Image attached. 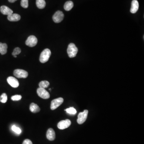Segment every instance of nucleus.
<instances>
[{
	"instance_id": "obj_10",
	"label": "nucleus",
	"mask_w": 144,
	"mask_h": 144,
	"mask_svg": "<svg viewBox=\"0 0 144 144\" xmlns=\"http://www.w3.org/2000/svg\"><path fill=\"white\" fill-rule=\"evenodd\" d=\"M7 81L9 84L13 88H17L19 85L18 80L14 77L9 76L7 79Z\"/></svg>"
},
{
	"instance_id": "obj_20",
	"label": "nucleus",
	"mask_w": 144,
	"mask_h": 144,
	"mask_svg": "<svg viewBox=\"0 0 144 144\" xmlns=\"http://www.w3.org/2000/svg\"><path fill=\"white\" fill-rule=\"evenodd\" d=\"M7 101V96L6 93H3L0 97V101L2 103H6Z\"/></svg>"
},
{
	"instance_id": "obj_16",
	"label": "nucleus",
	"mask_w": 144,
	"mask_h": 144,
	"mask_svg": "<svg viewBox=\"0 0 144 144\" xmlns=\"http://www.w3.org/2000/svg\"><path fill=\"white\" fill-rule=\"evenodd\" d=\"M7 45L6 43L0 42V53L2 55L5 54L7 53Z\"/></svg>"
},
{
	"instance_id": "obj_7",
	"label": "nucleus",
	"mask_w": 144,
	"mask_h": 144,
	"mask_svg": "<svg viewBox=\"0 0 144 144\" xmlns=\"http://www.w3.org/2000/svg\"><path fill=\"white\" fill-rule=\"evenodd\" d=\"M38 40L35 36H30L26 41V45L30 47H34L37 45Z\"/></svg>"
},
{
	"instance_id": "obj_14",
	"label": "nucleus",
	"mask_w": 144,
	"mask_h": 144,
	"mask_svg": "<svg viewBox=\"0 0 144 144\" xmlns=\"http://www.w3.org/2000/svg\"><path fill=\"white\" fill-rule=\"evenodd\" d=\"M20 15L17 14H10L7 16V19L8 20L12 22L14 21H18L20 19Z\"/></svg>"
},
{
	"instance_id": "obj_22",
	"label": "nucleus",
	"mask_w": 144,
	"mask_h": 144,
	"mask_svg": "<svg viewBox=\"0 0 144 144\" xmlns=\"http://www.w3.org/2000/svg\"><path fill=\"white\" fill-rule=\"evenodd\" d=\"M21 6L24 8H27L29 6V0H21Z\"/></svg>"
},
{
	"instance_id": "obj_17",
	"label": "nucleus",
	"mask_w": 144,
	"mask_h": 144,
	"mask_svg": "<svg viewBox=\"0 0 144 144\" xmlns=\"http://www.w3.org/2000/svg\"><path fill=\"white\" fill-rule=\"evenodd\" d=\"M73 6H74V4L73 2L71 1H68L66 2L64 4V8L65 10L66 11H69L73 8Z\"/></svg>"
},
{
	"instance_id": "obj_21",
	"label": "nucleus",
	"mask_w": 144,
	"mask_h": 144,
	"mask_svg": "<svg viewBox=\"0 0 144 144\" xmlns=\"http://www.w3.org/2000/svg\"><path fill=\"white\" fill-rule=\"evenodd\" d=\"M65 110H66L68 113L70 114H75L76 113V110L73 107L69 108Z\"/></svg>"
},
{
	"instance_id": "obj_8",
	"label": "nucleus",
	"mask_w": 144,
	"mask_h": 144,
	"mask_svg": "<svg viewBox=\"0 0 144 144\" xmlns=\"http://www.w3.org/2000/svg\"><path fill=\"white\" fill-rule=\"evenodd\" d=\"M37 93L39 97L43 99H48L50 98L49 92L47 91L45 88L39 87L37 90Z\"/></svg>"
},
{
	"instance_id": "obj_15",
	"label": "nucleus",
	"mask_w": 144,
	"mask_h": 144,
	"mask_svg": "<svg viewBox=\"0 0 144 144\" xmlns=\"http://www.w3.org/2000/svg\"><path fill=\"white\" fill-rule=\"evenodd\" d=\"M30 110L32 113H36L40 111V109L37 104L32 103L30 106Z\"/></svg>"
},
{
	"instance_id": "obj_12",
	"label": "nucleus",
	"mask_w": 144,
	"mask_h": 144,
	"mask_svg": "<svg viewBox=\"0 0 144 144\" xmlns=\"http://www.w3.org/2000/svg\"><path fill=\"white\" fill-rule=\"evenodd\" d=\"M0 11L3 14L8 16L13 13V11L11 9L4 5L0 7Z\"/></svg>"
},
{
	"instance_id": "obj_23",
	"label": "nucleus",
	"mask_w": 144,
	"mask_h": 144,
	"mask_svg": "<svg viewBox=\"0 0 144 144\" xmlns=\"http://www.w3.org/2000/svg\"><path fill=\"white\" fill-rule=\"evenodd\" d=\"M21 53V49L19 47H16L14 48L12 53V55L13 56H16L17 55Z\"/></svg>"
},
{
	"instance_id": "obj_4",
	"label": "nucleus",
	"mask_w": 144,
	"mask_h": 144,
	"mask_svg": "<svg viewBox=\"0 0 144 144\" xmlns=\"http://www.w3.org/2000/svg\"><path fill=\"white\" fill-rule=\"evenodd\" d=\"M63 98L61 97L54 99L51 101V109L52 110L56 109L63 103Z\"/></svg>"
},
{
	"instance_id": "obj_6",
	"label": "nucleus",
	"mask_w": 144,
	"mask_h": 144,
	"mask_svg": "<svg viewBox=\"0 0 144 144\" xmlns=\"http://www.w3.org/2000/svg\"><path fill=\"white\" fill-rule=\"evenodd\" d=\"M64 14L62 11L58 10L54 14L53 16V21L55 23H59L63 19Z\"/></svg>"
},
{
	"instance_id": "obj_27",
	"label": "nucleus",
	"mask_w": 144,
	"mask_h": 144,
	"mask_svg": "<svg viewBox=\"0 0 144 144\" xmlns=\"http://www.w3.org/2000/svg\"><path fill=\"white\" fill-rule=\"evenodd\" d=\"M8 1H9V2H10V3H13L15 2L17 0H8Z\"/></svg>"
},
{
	"instance_id": "obj_13",
	"label": "nucleus",
	"mask_w": 144,
	"mask_h": 144,
	"mask_svg": "<svg viewBox=\"0 0 144 144\" xmlns=\"http://www.w3.org/2000/svg\"><path fill=\"white\" fill-rule=\"evenodd\" d=\"M139 8V4L137 0H133L131 3V11L132 13H135L138 11Z\"/></svg>"
},
{
	"instance_id": "obj_19",
	"label": "nucleus",
	"mask_w": 144,
	"mask_h": 144,
	"mask_svg": "<svg viewBox=\"0 0 144 144\" xmlns=\"http://www.w3.org/2000/svg\"><path fill=\"white\" fill-rule=\"evenodd\" d=\"M49 85L50 83L48 81H42L39 83V87L43 88H47L49 86Z\"/></svg>"
},
{
	"instance_id": "obj_5",
	"label": "nucleus",
	"mask_w": 144,
	"mask_h": 144,
	"mask_svg": "<svg viewBox=\"0 0 144 144\" xmlns=\"http://www.w3.org/2000/svg\"><path fill=\"white\" fill-rule=\"evenodd\" d=\"M14 75L18 78H26L28 76V72L24 70H15L14 71Z\"/></svg>"
},
{
	"instance_id": "obj_26",
	"label": "nucleus",
	"mask_w": 144,
	"mask_h": 144,
	"mask_svg": "<svg viewBox=\"0 0 144 144\" xmlns=\"http://www.w3.org/2000/svg\"><path fill=\"white\" fill-rule=\"evenodd\" d=\"M23 144H32V142L29 139H26L23 141Z\"/></svg>"
},
{
	"instance_id": "obj_18",
	"label": "nucleus",
	"mask_w": 144,
	"mask_h": 144,
	"mask_svg": "<svg viewBox=\"0 0 144 144\" xmlns=\"http://www.w3.org/2000/svg\"><path fill=\"white\" fill-rule=\"evenodd\" d=\"M46 4L45 0H36V5L38 9H44L46 6Z\"/></svg>"
},
{
	"instance_id": "obj_3",
	"label": "nucleus",
	"mask_w": 144,
	"mask_h": 144,
	"mask_svg": "<svg viewBox=\"0 0 144 144\" xmlns=\"http://www.w3.org/2000/svg\"><path fill=\"white\" fill-rule=\"evenodd\" d=\"M88 113V110H85L83 112H81L79 113L78 116V119L77 120L78 124L81 125L84 123L87 119Z\"/></svg>"
},
{
	"instance_id": "obj_9",
	"label": "nucleus",
	"mask_w": 144,
	"mask_h": 144,
	"mask_svg": "<svg viewBox=\"0 0 144 144\" xmlns=\"http://www.w3.org/2000/svg\"><path fill=\"white\" fill-rule=\"evenodd\" d=\"M71 121L69 119L61 120L58 124V128L60 129H64L68 128L71 125Z\"/></svg>"
},
{
	"instance_id": "obj_25",
	"label": "nucleus",
	"mask_w": 144,
	"mask_h": 144,
	"mask_svg": "<svg viewBox=\"0 0 144 144\" xmlns=\"http://www.w3.org/2000/svg\"><path fill=\"white\" fill-rule=\"evenodd\" d=\"M22 98V96L20 95H15L11 97V99L13 101H19Z\"/></svg>"
},
{
	"instance_id": "obj_11",
	"label": "nucleus",
	"mask_w": 144,
	"mask_h": 144,
	"mask_svg": "<svg viewBox=\"0 0 144 144\" xmlns=\"http://www.w3.org/2000/svg\"><path fill=\"white\" fill-rule=\"evenodd\" d=\"M46 135L47 139L51 141H54L56 137L55 132L52 128H50L48 130Z\"/></svg>"
},
{
	"instance_id": "obj_1",
	"label": "nucleus",
	"mask_w": 144,
	"mask_h": 144,
	"mask_svg": "<svg viewBox=\"0 0 144 144\" xmlns=\"http://www.w3.org/2000/svg\"><path fill=\"white\" fill-rule=\"evenodd\" d=\"M51 51L48 48H46L43 50L41 53L40 56V62L42 63H44L47 62L51 55Z\"/></svg>"
},
{
	"instance_id": "obj_24",
	"label": "nucleus",
	"mask_w": 144,
	"mask_h": 144,
	"mask_svg": "<svg viewBox=\"0 0 144 144\" xmlns=\"http://www.w3.org/2000/svg\"><path fill=\"white\" fill-rule=\"evenodd\" d=\"M12 129L13 131L17 134H20L21 133V130L19 127H16L15 125H13L12 127Z\"/></svg>"
},
{
	"instance_id": "obj_2",
	"label": "nucleus",
	"mask_w": 144,
	"mask_h": 144,
	"mask_svg": "<svg viewBox=\"0 0 144 144\" xmlns=\"http://www.w3.org/2000/svg\"><path fill=\"white\" fill-rule=\"evenodd\" d=\"M78 48L74 43H70L68 46L67 52L70 58L75 57L78 53Z\"/></svg>"
}]
</instances>
